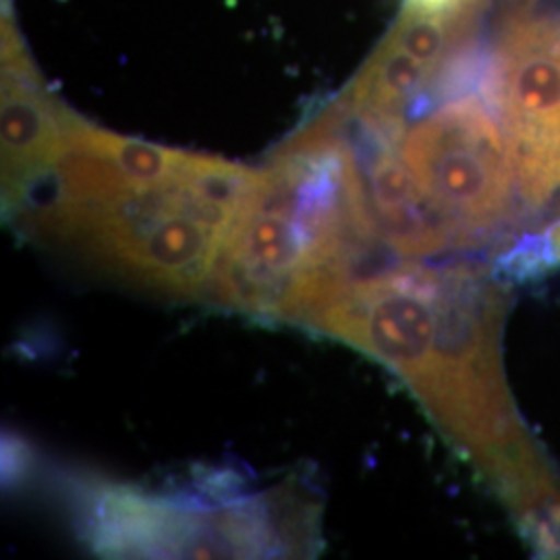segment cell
Instances as JSON below:
<instances>
[{"mask_svg":"<svg viewBox=\"0 0 560 560\" xmlns=\"http://www.w3.org/2000/svg\"><path fill=\"white\" fill-rule=\"evenodd\" d=\"M388 252L353 150L328 110L258 171L203 298L261 320L305 324Z\"/></svg>","mask_w":560,"mask_h":560,"instance_id":"obj_1","label":"cell"},{"mask_svg":"<svg viewBox=\"0 0 560 560\" xmlns=\"http://www.w3.org/2000/svg\"><path fill=\"white\" fill-rule=\"evenodd\" d=\"M226 480L208 497H159L104 483L90 497L88 523L96 552L127 559H256L310 550L312 506L291 490L252 499L226 494Z\"/></svg>","mask_w":560,"mask_h":560,"instance_id":"obj_2","label":"cell"},{"mask_svg":"<svg viewBox=\"0 0 560 560\" xmlns=\"http://www.w3.org/2000/svg\"><path fill=\"white\" fill-rule=\"evenodd\" d=\"M501 115L480 98L444 101L402 129L397 152L455 249L497 237L511 221L515 162Z\"/></svg>","mask_w":560,"mask_h":560,"instance_id":"obj_3","label":"cell"},{"mask_svg":"<svg viewBox=\"0 0 560 560\" xmlns=\"http://www.w3.org/2000/svg\"><path fill=\"white\" fill-rule=\"evenodd\" d=\"M492 52L521 198L548 208L560 194V18L511 15Z\"/></svg>","mask_w":560,"mask_h":560,"instance_id":"obj_4","label":"cell"},{"mask_svg":"<svg viewBox=\"0 0 560 560\" xmlns=\"http://www.w3.org/2000/svg\"><path fill=\"white\" fill-rule=\"evenodd\" d=\"M75 119L44 90L11 23L2 21V203L7 214L50 166Z\"/></svg>","mask_w":560,"mask_h":560,"instance_id":"obj_5","label":"cell"},{"mask_svg":"<svg viewBox=\"0 0 560 560\" xmlns=\"http://www.w3.org/2000/svg\"><path fill=\"white\" fill-rule=\"evenodd\" d=\"M483 0H402V11L436 18H478Z\"/></svg>","mask_w":560,"mask_h":560,"instance_id":"obj_6","label":"cell"},{"mask_svg":"<svg viewBox=\"0 0 560 560\" xmlns=\"http://www.w3.org/2000/svg\"><path fill=\"white\" fill-rule=\"evenodd\" d=\"M550 237L555 241V245H557V252H559V260H560V221L550 229Z\"/></svg>","mask_w":560,"mask_h":560,"instance_id":"obj_7","label":"cell"}]
</instances>
